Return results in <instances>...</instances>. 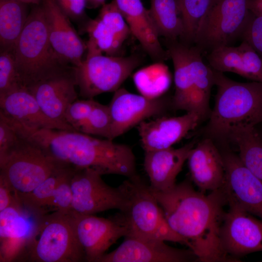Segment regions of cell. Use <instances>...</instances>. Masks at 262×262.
<instances>
[{"label":"cell","mask_w":262,"mask_h":262,"mask_svg":"<svg viewBox=\"0 0 262 262\" xmlns=\"http://www.w3.org/2000/svg\"><path fill=\"white\" fill-rule=\"evenodd\" d=\"M84 32L88 33L86 56L105 52L107 55L116 56L126 40L111 24L98 17L90 19Z\"/></svg>","instance_id":"cell-27"},{"label":"cell","mask_w":262,"mask_h":262,"mask_svg":"<svg viewBox=\"0 0 262 262\" xmlns=\"http://www.w3.org/2000/svg\"><path fill=\"white\" fill-rule=\"evenodd\" d=\"M19 139L16 130L0 116V160L14 147Z\"/></svg>","instance_id":"cell-38"},{"label":"cell","mask_w":262,"mask_h":262,"mask_svg":"<svg viewBox=\"0 0 262 262\" xmlns=\"http://www.w3.org/2000/svg\"><path fill=\"white\" fill-rule=\"evenodd\" d=\"M248 7L252 13L262 15V0H249Z\"/></svg>","instance_id":"cell-40"},{"label":"cell","mask_w":262,"mask_h":262,"mask_svg":"<svg viewBox=\"0 0 262 262\" xmlns=\"http://www.w3.org/2000/svg\"><path fill=\"white\" fill-rule=\"evenodd\" d=\"M194 146V143H190L178 148L145 151L144 168L151 191L165 192L175 186L176 178Z\"/></svg>","instance_id":"cell-23"},{"label":"cell","mask_w":262,"mask_h":262,"mask_svg":"<svg viewBox=\"0 0 262 262\" xmlns=\"http://www.w3.org/2000/svg\"><path fill=\"white\" fill-rule=\"evenodd\" d=\"M241 38L247 42L262 58V15L251 12Z\"/></svg>","instance_id":"cell-37"},{"label":"cell","mask_w":262,"mask_h":262,"mask_svg":"<svg viewBox=\"0 0 262 262\" xmlns=\"http://www.w3.org/2000/svg\"><path fill=\"white\" fill-rule=\"evenodd\" d=\"M18 261L80 262L84 251L74 231L69 212H53L42 217L37 230Z\"/></svg>","instance_id":"cell-6"},{"label":"cell","mask_w":262,"mask_h":262,"mask_svg":"<svg viewBox=\"0 0 262 262\" xmlns=\"http://www.w3.org/2000/svg\"><path fill=\"white\" fill-rule=\"evenodd\" d=\"M115 0L131 33L149 56L155 62H163L169 58L167 50H164L160 43L149 11L145 8L141 0Z\"/></svg>","instance_id":"cell-24"},{"label":"cell","mask_w":262,"mask_h":262,"mask_svg":"<svg viewBox=\"0 0 262 262\" xmlns=\"http://www.w3.org/2000/svg\"><path fill=\"white\" fill-rule=\"evenodd\" d=\"M77 86L75 66L69 65L27 88L49 117L57 122L66 123V112L77 99Z\"/></svg>","instance_id":"cell-16"},{"label":"cell","mask_w":262,"mask_h":262,"mask_svg":"<svg viewBox=\"0 0 262 262\" xmlns=\"http://www.w3.org/2000/svg\"><path fill=\"white\" fill-rule=\"evenodd\" d=\"M24 136L59 162L75 168H90L101 175L138 177L135 156L127 145L100 139L77 131L26 130Z\"/></svg>","instance_id":"cell-2"},{"label":"cell","mask_w":262,"mask_h":262,"mask_svg":"<svg viewBox=\"0 0 262 262\" xmlns=\"http://www.w3.org/2000/svg\"><path fill=\"white\" fill-rule=\"evenodd\" d=\"M220 229L224 252L234 262L238 257L262 251V220L253 216L233 201L227 200Z\"/></svg>","instance_id":"cell-13"},{"label":"cell","mask_w":262,"mask_h":262,"mask_svg":"<svg viewBox=\"0 0 262 262\" xmlns=\"http://www.w3.org/2000/svg\"><path fill=\"white\" fill-rule=\"evenodd\" d=\"M75 170V168L71 167L57 185L48 205L49 213L55 211L67 213L72 209L71 181Z\"/></svg>","instance_id":"cell-34"},{"label":"cell","mask_w":262,"mask_h":262,"mask_svg":"<svg viewBox=\"0 0 262 262\" xmlns=\"http://www.w3.org/2000/svg\"><path fill=\"white\" fill-rule=\"evenodd\" d=\"M222 154L226 171L222 188L227 200L262 220V182L242 164L238 155L230 151Z\"/></svg>","instance_id":"cell-17"},{"label":"cell","mask_w":262,"mask_h":262,"mask_svg":"<svg viewBox=\"0 0 262 262\" xmlns=\"http://www.w3.org/2000/svg\"><path fill=\"white\" fill-rule=\"evenodd\" d=\"M216 0V1L217 0Z\"/></svg>","instance_id":"cell-44"},{"label":"cell","mask_w":262,"mask_h":262,"mask_svg":"<svg viewBox=\"0 0 262 262\" xmlns=\"http://www.w3.org/2000/svg\"><path fill=\"white\" fill-rule=\"evenodd\" d=\"M71 221L78 241L85 255V261L98 262L109 248L121 237H125L128 229L121 212L114 217L105 218L69 212Z\"/></svg>","instance_id":"cell-12"},{"label":"cell","mask_w":262,"mask_h":262,"mask_svg":"<svg viewBox=\"0 0 262 262\" xmlns=\"http://www.w3.org/2000/svg\"><path fill=\"white\" fill-rule=\"evenodd\" d=\"M185 179L170 190L152 192L170 228L202 262H234L223 251L220 229L227 205L223 189L206 195Z\"/></svg>","instance_id":"cell-1"},{"label":"cell","mask_w":262,"mask_h":262,"mask_svg":"<svg viewBox=\"0 0 262 262\" xmlns=\"http://www.w3.org/2000/svg\"><path fill=\"white\" fill-rule=\"evenodd\" d=\"M41 3L49 41L55 54L64 63L79 66L83 60L86 44L54 0H42Z\"/></svg>","instance_id":"cell-19"},{"label":"cell","mask_w":262,"mask_h":262,"mask_svg":"<svg viewBox=\"0 0 262 262\" xmlns=\"http://www.w3.org/2000/svg\"><path fill=\"white\" fill-rule=\"evenodd\" d=\"M249 1L217 0L202 20L194 45L207 54L241 38L251 14Z\"/></svg>","instance_id":"cell-9"},{"label":"cell","mask_w":262,"mask_h":262,"mask_svg":"<svg viewBox=\"0 0 262 262\" xmlns=\"http://www.w3.org/2000/svg\"><path fill=\"white\" fill-rule=\"evenodd\" d=\"M54 0L70 20L77 23L80 30L84 32L86 27L91 19L85 13V0Z\"/></svg>","instance_id":"cell-36"},{"label":"cell","mask_w":262,"mask_h":262,"mask_svg":"<svg viewBox=\"0 0 262 262\" xmlns=\"http://www.w3.org/2000/svg\"><path fill=\"white\" fill-rule=\"evenodd\" d=\"M111 127L112 118L109 106L96 101L91 113L78 131L110 139Z\"/></svg>","instance_id":"cell-32"},{"label":"cell","mask_w":262,"mask_h":262,"mask_svg":"<svg viewBox=\"0 0 262 262\" xmlns=\"http://www.w3.org/2000/svg\"><path fill=\"white\" fill-rule=\"evenodd\" d=\"M149 13L158 35L176 40L183 33L182 20L177 0H150Z\"/></svg>","instance_id":"cell-28"},{"label":"cell","mask_w":262,"mask_h":262,"mask_svg":"<svg viewBox=\"0 0 262 262\" xmlns=\"http://www.w3.org/2000/svg\"><path fill=\"white\" fill-rule=\"evenodd\" d=\"M105 0H94L93 8H97L101 5H104Z\"/></svg>","instance_id":"cell-42"},{"label":"cell","mask_w":262,"mask_h":262,"mask_svg":"<svg viewBox=\"0 0 262 262\" xmlns=\"http://www.w3.org/2000/svg\"><path fill=\"white\" fill-rule=\"evenodd\" d=\"M0 114L26 130L47 129L76 131L69 124L49 117L26 87L0 96Z\"/></svg>","instance_id":"cell-20"},{"label":"cell","mask_w":262,"mask_h":262,"mask_svg":"<svg viewBox=\"0 0 262 262\" xmlns=\"http://www.w3.org/2000/svg\"><path fill=\"white\" fill-rule=\"evenodd\" d=\"M203 119L195 112L174 117L159 116L138 125L142 146L146 151L171 147L194 130Z\"/></svg>","instance_id":"cell-21"},{"label":"cell","mask_w":262,"mask_h":262,"mask_svg":"<svg viewBox=\"0 0 262 262\" xmlns=\"http://www.w3.org/2000/svg\"><path fill=\"white\" fill-rule=\"evenodd\" d=\"M133 80L141 95L156 98L162 96L168 89L171 77L168 67L163 62H156L137 71Z\"/></svg>","instance_id":"cell-29"},{"label":"cell","mask_w":262,"mask_h":262,"mask_svg":"<svg viewBox=\"0 0 262 262\" xmlns=\"http://www.w3.org/2000/svg\"><path fill=\"white\" fill-rule=\"evenodd\" d=\"M190 179L200 191H213L225 184L226 171L222 154L212 139L202 140L192 148L187 159Z\"/></svg>","instance_id":"cell-22"},{"label":"cell","mask_w":262,"mask_h":262,"mask_svg":"<svg viewBox=\"0 0 262 262\" xmlns=\"http://www.w3.org/2000/svg\"><path fill=\"white\" fill-rule=\"evenodd\" d=\"M115 250L98 262H186L197 260L191 250L171 247L164 241L127 235Z\"/></svg>","instance_id":"cell-18"},{"label":"cell","mask_w":262,"mask_h":262,"mask_svg":"<svg viewBox=\"0 0 262 262\" xmlns=\"http://www.w3.org/2000/svg\"><path fill=\"white\" fill-rule=\"evenodd\" d=\"M45 214L25 206L22 201L0 211V262L18 261Z\"/></svg>","instance_id":"cell-14"},{"label":"cell","mask_w":262,"mask_h":262,"mask_svg":"<svg viewBox=\"0 0 262 262\" xmlns=\"http://www.w3.org/2000/svg\"><path fill=\"white\" fill-rule=\"evenodd\" d=\"M101 175L92 168H75L71 181L73 210L94 214L111 209L121 212L127 210L129 201L121 185L111 187L102 180Z\"/></svg>","instance_id":"cell-11"},{"label":"cell","mask_w":262,"mask_h":262,"mask_svg":"<svg viewBox=\"0 0 262 262\" xmlns=\"http://www.w3.org/2000/svg\"><path fill=\"white\" fill-rule=\"evenodd\" d=\"M140 61L136 55L86 56L81 65L74 66L80 95L85 99L93 98L103 93L115 92L139 66Z\"/></svg>","instance_id":"cell-10"},{"label":"cell","mask_w":262,"mask_h":262,"mask_svg":"<svg viewBox=\"0 0 262 262\" xmlns=\"http://www.w3.org/2000/svg\"><path fill=\"white\" fill-rule=\"evenodd\" d=\"M96 102L93 98L76 100L68 106L66 112V122L78 131L91 113Z\"/></svg>","instance_id":"cell-35"},{"label":"cell","mask_w":262,"mask_h":262,"mask_svg":"<svg viewBox=\"0 0 262 262\" xmlns=\"http://www.w3.org/2000/svg\"><path fill=\"white\" fill-rule=\"evenodd\" d=\"M30 5L40 4L42 0H18Z\"/></svg>","instance_id":"cell-41"},{"label":"cell","mask_w":262,"mask_h":262,"mask_svg":"<svg viewBox=\"0 0 262 262\" xmlns=\"http://www.w3.org/2000/svg\"><path fill=\"white\" fill-rule=\"evenodd\" d=\"M12 52L26 88L69 65L58 58L51 46L41 3L32 5L25 27Z\"/></svg>","instance_id":"cell-5"},{"label":"cell","mask_w":262,"mask_h":262,"mask_svg":"<svg viewBox=\"0 0 262 262\" xmlns=\"http://www.w3.org/2000/svg\"><path fill=\"white\" fill-rule=\"evenodd\" d=\"M121 186L129 201L127 210L121 212L128 229L126 236L186 245L185 240L170 228L149 186L139 176L128 179Z\"/></svg>","instance_id":"cell-7"},{"label":"cell","mask_w":262,"mask_h":262,"mask_svg":"<svg viewBox=\"0 0 262 262\" xmlns=\"http://www.w3.org/2000/svg\"><path fill=\"white\" fill-rule=\"evenodd\" d=\"M20 201L18 191L0 173V211Z\"/></svg>","instance_id":"cell-39"},{"label":"cell","mask_w":262,"mask_h":262,"mask_svg":"<svg viewBox=\"0 0 262 262\" xmlns=\"http://www.w3.org/2000/svg\"><path fill=\"white\" fill-rule=\"evenodd\" d=\"M66 166H70L20 135L14 147L0 160V173L20 193L33 190L56 170Z\"/></svg>","instance_id":"cell-8"},{"label":"cell","mask_w":262,"mask_h":262,"mask_svg":"<svg viewBox=\"0 0 262 262\" xmlns=\"http://www.w3.org/2000/svg\"><path fill=\"white\" fill-rule=\"evenodd\" d=\"M22 87L12 52L0 51V96Z\"/></svg>","instance_id":"cell-33"},{"label":"cell","mask_w":262,"mask_h":262,"mask_svg":"<svg viewBox=\"0 0 262 262\" xmlns=\"http://www.w3.org/2000/svg\"><path fill=\"white\" fill-rule=\"evenodd\" d=\"M29 5L18 0H0V51H12L27 22Z\"/></svg>","instance_id":"cell-25"},{"label":"cell","mask_w":262,"mask_h":262,"mask_svg":"<svg viewBox=\"0 0 262 262\" xmlns=\"http://www.w3.org/2000/svg\"><path fill=\"white\" fill-rule=\"evenodd\" d=\"M228 138L236 146L242 164L262 182V137L256 127L235 129Z\"/></svg>","instance_id":"cell-26"},{"label":"cell","mask_w":262,"mask_h":262,"mask_svg":"<svg viewBox=\"0 0 262 262\" xmlns=\"http://www.w3.org/2000/svg\"><path fill=\"white\" fill-rule=\"evenodd\" d=\"M108 106L112 118L110 139L113 140L145 119L162 115L171 106V100L162 96L149 98L119 88Z\"/></svg>","instance_id":"cell-15"},{"label":"cell","mask_w":262,"mask_h":262,"mask_svg":"<svg viewBox=\"0 0 262 262\" xmlns=\"http://www.w3.org/2000/svg\"><path fill=\"white\" fill-rule=\"evenodd\" d=\"M71 167H73L66 166L58 169L29 192H18L24 205L43 214L49 213L48 210L49 202L59 182Z\"/></svg>","instance_id":"cell-31"},{"label":"cell","mask_w":262,"mask_h":262,"mask_svg":"<svg viewBox=\"0 0 262 262\" xmlns=\"http://www.w3.org/2000/svg\"><path fill=\"white\" fill-rule=\"evenodd\" d=\"M259 133H260V134H261V136H262V133H260V132H259Z\"/></svg>","instance_id":"cell-43"},{"label":"cell","mask_w":262,"mask_h":262,"mask_svg":"<svg viewBox=\"0 0 262 262\" xmlns=\"http://www.w3.org/2000/svg\"><path fill=\"white\" fill-rule=\"evenodd\" d=\"M213 72L217 92L206 128L209 136L226 139L235 129L262 123V82H238Z\"/></svg>","instance_id":"cell-3"},{"label":"cell","mask_w":262,"mask_h":262,"mask_svg":"<svg viewBox=\"0 0 262 262\" xmlns=\"http://www.w3.org/2000/svg\"><path fill=\"white\" fill-rule=\"evenodd\" d=\"M183 23L179 41L194 45L199 26L215 0H177Z\"/></svg>","instance_id":"cell-30"},{"label":"cell","mask_w":262,"mask_h":262,"mask_svg":"<svg viewBox=\"0 0 262 262\" xmlns=\"http://www.w3.org/2000/svg\"><path fill=\"white\" fill-rule=\"evenodd\" d=\"M165 41L174 68L175 90L172 107L207 115L214 85L213 70L204 63L202 52L195 45H187L178 39Z\"/></svg>","instance_id":"cell-4"}]
</instances>
